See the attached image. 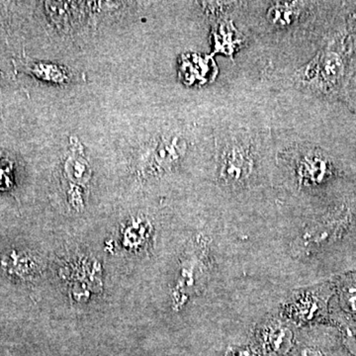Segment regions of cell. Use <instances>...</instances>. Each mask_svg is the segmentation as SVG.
<instances>
[{
  "mask_svg": "<svg viewBox=\"0 0 356 356\" xmlns=\"http://www.w3.org/2000/svg\"><path fill=\"white\" fill-rule=\"evenodd\" d=\"M300 356H324L322 355L321 351L315 350V348H305V350H302V353H300Z\"/></svg>",
  "mask_w": 356,
  "mask_h": 356,
  "instance_id": "obj_11",
  "label": "cell"
},
{
  "mask_svg": "<svg viewBox=\"0 0 356 356\" xmlns=\"http://www.w3.org/2000/svg\"><path fill=\"white\" fill-rule=\"evenodd\" d=\"M44 4L51 21L58 29H67L69 26L70 2H46Z\"/></svg>",
  "mask_w": 356,
  "mask_h": 356,
  "instance_id": "obj_9",
  "label": "cell"
},
{
  "mask_svg": "<svg viewBox=\"0 0 356 356\" xmlns=\"http://www.w3.org/2000/svg\"><path fill=\"white\" fill-rule=\"evenodd\" d=\"M72 151L64 165L65 175L70 181L77 184H88L90 179L91 170L84 158L83 147L79 142L74 140H72Z\"/></svg>",
  "mask_w": 356,
  "mask_h": 356,
  "instance_id": "obj_5",
  "label": "cell"
},
{
  "mask_svg": "<svg viewBox=\"0 0 356 356\" xmlns=\"http://www.w3.org/2000/svg\"><path fill=\"white\" fill-rule=\"evenodd\" d=\"M16 72L29 74L39 81L54 84H69L79 79V74L64 65L33 60L25 53L13 60Z\"/></svg>",
  "mask_w": 356,
  "mask_h": 356,
  "instance_id": "obj_3",
  "label": "cell"
},
{
  "mask_svg": "<svg viewBox=\"0 0 356 356\" xmlns=\"http://www.w3.org/2000/svg\"><path fill=\"white\" fill-rule=\"evenodd\" d=\"M297 2H276L268 9V19L274 25L287 26L298 17L300 6Z\"/></svg>",
  "mask_w": 356,
  "mask_h": 356,
  "instance_id": "obj_7",
  "label": "cell"
},
{
  "mask_svg": "<svg viewBox=\"0 0 356 356\" xmlns=\"http://www.w3.org/2000/svg\"><path fill=\"white\" fill-rule=\"evenodd\" d=\"M217 46H221L224 53H232L240 39L236 37V32L231 25H221L216 34Z\"/></svg>",
  "mask_w": 356,
  "mask_h": 356,
  "instance_id": "obj_10",
  "label": "cell"
},
{
  "mask_svg": "<svg viewBox=\"0 0 356 356\" xmlns=\"http://www.w3.org/2000/svg\"><path fill=\"white\" fill-rule=\"evenodd\" d=\"M2 83V72L1 70H0V86H1Z\"/></svg>",
  "mask_w": 356,
  "mask_h": 356,
  "instance_id": "obj_13",
  "label": "cell"
},
{
  "mask_svg": "<svg viewBox=\"0 0 356 356\" xmlns=\"http://www.w3.org/2000/svg\"><path fill=\"white\" fill-rule=\"evenodd\" d=\"M296 173L300 184H320L331 175L332 165L325 154L307 149L297 159Z\"/></svg>",
  "mask_w": 356,
  "mask_h": 356,
  "instance_id": "obj_4",
  "label": "cell"
},
{
  "mask_svg": "<svg viewBox=\"0 0 356 356\" xmlns=\"http://www.w3.org/2000/svg\"><path fill=\"white\" fill-rule=\"evenodd\" d=\"M238 356H252V355L250 353H248V351H245V353H241Z\"/></svg>",
  "mask_w": 356,
  "mask_h": 356,
  "instance_id": "obj_12",
  "label": "cell"
},
{
  "mask_svg": "<svg viewBox=\"0 0 356 356\" xmlns=\"http://www.w3.org/2000/svg\"><path fill=\"white\" fill-rule=\"evenodd\" d=\"M291 332L280 324H269L262 330V346L268 353H285L291 346Z\"/></svg>",
  "mask_w": 356,
  "mask_h": 356,
  "instance_id": "obj_6",
  "label": "cell"
},
{
  "mask_svg": "<svg viewBox=\"0 0 356 356\" xmlns=\"http://www.w3.org/2000/svg\"><path fill=\"white\" fill-rule=\"evenodd\" d=\"M186 142L178 136L159 138L140 159V172L146 175H159L173 170L186 153Z\"/></svg>",
  "mask_w": 356,
  "mask_h": 356,
  "instance_id": "obj_2",
  "label": "cell"
},
{
  "mask_svg": "<svg viewBox=\"0 0 356 356\" xmlns=\"http://www.w3.org/2000/svg\"><path fill=\"white\" fill-rule=\"evenodd\" d=\"M321 70H322V77L329 83H336L339 79L343 70L341 58L334 54H327L321 60Z\"/></svg>",
  "mask_w": 356,
  "mask_h": 356,
  "instance_id": "obj_8",
  "label": "cell"
},
{
  "mask_svg": "<svg viewBox=\"0 0 356 356\" xmlns=\"http://www.w3.org/2000/svg\"><path fill=\"white\" fill-rule=\"evenodd\" d=\"M255 159L252 147L242 142H229L220 154V178L229 186L247 184L254 172Z\"/></svg>",
  "mask_w": 356,
  "mask_h": 356,
  "instance_id": "obj_1",
  "label": "cell"
}]
</instances>
